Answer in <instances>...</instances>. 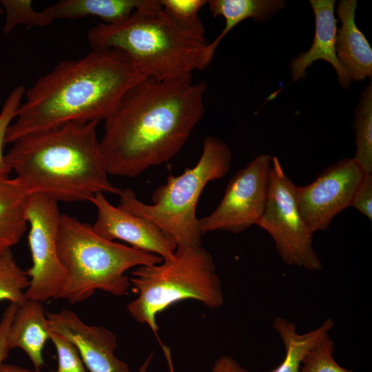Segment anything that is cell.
Returning <instances> with one entry per match:
<instances>
[{
	"mask_svg": "<svg viewBox=\"0 0 372 372\" xmlns=\"http://www.w3.org/2000/svg\"><path fill=\"white\" fill-rule=\"evenodd\" d=\"M206 89L192 74L132 86L104 120L99 142L108 174L136 177L174 158L204 116Z\"/></svg>",
	"mask_w": 372,
	"mask_h": 372,
	"instance_id": "6da1fadb",
	"label": "cell"
},
{
	"mask_svg": "<svg viewBox=\"0 0 372 372\" xmlns=\"http://www.w3.org/2000/svg\"><path fill=\"white\" fill-rule=\"evenodd\" d=\"M143 79L127 55L117 49H92L83 57L62 61L25 90L6 144L71 122L104 121Z\"/></svg>",
	"mask_w": 372,
	"mask_h": 372,
	"instance_id": "7a4b0ae2",
	"label": "cell"
},
{
	"mask_svg": "<svg viewBox=\"0 0 372 372\" xmlns=\"http://www.w3.org/2000/svg\"><path fill=\"white\" fill-rule=\"evenodd\" d=\"M99 121L71 122L25 134L5 154L14 179L27 196L56 202H82L97 193L118 195L109 180L97 136Z\"/></svg>",
	"mask_w": 372,
	"mask_h": 372,
	"instance_id": "3957f363",
	"label": "cell"
},
{
	"mask_svg": "<svg viewBox=\"0 0 372 372\" xmlns=\"http://www.w3.org/2000/svg\"><path fill=\"white\" fill-rule=\"evenodd\" d=\"M87 39L92 50L123 52L144 79H178L209 65L205 35L179 26L160 0H147L122 21L92 27Z\"/></svg>",
	"mask_w": 372,
	"mask_h": 372,
	"instance_id": "277c9868",
	"label": "cell"
},
{
	"mask_svg": "<svg viewBox=\"0 0 372 372\" xmlns=\"http://www.w3.org/2000/svg\"><path fill=\"white\" fill-rule=\"evenodd\" d=\"M57 253L67 278L59 298L71 304L81 302L102 290L116 296L128 293L133 267L161 263L160 256L107 240L92 225L61 214Z\"/></svg>",
	"mask_w": 372,
	"mask_h": 372,
	"instance_id": "5b68a950",
	"label": "cell"
},
{
	"mask_svg": "<svg viewBox=\"0 0 372 372\" xmlns=\"http://www.w3.org/2000/svg\"><path fill=\"white\" fill-rule=\"evenodd\" d=\"M232 154L227 145L214 136L205 137L200 157L192 167L170 175L152 195V204L141 201L134 192L121 189L120 208L158 227L178 245H202L196 217L199 198L211 181L224 177L231 167Z\"/></svg>",
	"mask_w": 372,
	"mask_h": 372,
	"instance_id": "8992f818",
	"label": "cell"
},
{
	"mask_svg": "<svg viewBox=\"0 0 372 372\" xmlns=\"http://www.w3.org/2000/svg\"><path fill=\"white\" fill-rule=\"evenodd\" d=\"M132 275L130 285L138 296L127 309L135 320L147 324L155 333L156 316L174 303L194 299L211 309L223 303L213 257L201 246L178 245L170 259L138 267Z\"/></svg>",
	"mask_w": 372,
	"mask_h": 372,
	"instance_id": "52a82bcc",
	"label": "cell"
},
{
	"mask_svg": "<svg viewBox=\"0 0 372 372\" xmlns=\"http://www.w3.org/2000/svg\"><path fill=\"white\" fill-rule=\"evenodd\" d=\"M296 189L279 160L273 156L265 208L256 225L272 237L285 264L320 271L322 264L313 247V233L301 214Z\"/></svg>",
	"mask_w": 372,
	"mask_h": 372,
	"instance_id": "ba28073f",
	"label": "cell"
},
{
	"mask_svg": "<svg viewBox=\"0 0 372 372\" xmlns=\"http://www.w3.org/2000/svg\"><path fill=\"white\" fill-rule=\"evenodd\" d=\"M61 214L54 200L41 194L28 196L26 218L32 262L26 271L30 280L25 292L28 300L43 302L58 298L65 285L67 273L57 253Z\"/></svg>",
	"mask_w": 372,
	"mask_h": 372,
	"instance_id": "9c48e42d",
	"label": "cell"
},
{
	"mask_svg": "<svg viewBox=\"0 0 372 372\" xmlns=\"http://www.w3.org/2000/svg\"><path fill=\"white\" fill-rule=\"evenodd\" d=\"M272 161L258 155L233 176L216 208L198 218L203 236L217 230L240 233L256 225L265 208Z\"/></svg>",
	"mask_w": 372,
	"mask_h": 372,
	"instance_id": "30bf717a",
	"label": "cell"
},
{
	"mask_svg": "<svg viewBox=\"0 0 372 372\" xmlns=\"http://www.w3.org/2000/svg\"><path fill=\"white\" fill-rule=\"evenodd\" d=\"M364 174L353 158H343L324 169L311 183L296 186L300 211L313 234L327 230L333 218L350 207Z\"/></svg>",
	"mask_w": 372,
	"mask_h": 372,
	"instance_id": "8fae6325",
	"label": "cell"
},
{
	"mask_svg": "<svg viewBox=\"0 0 372 372\" xmlns=\"http://www.w3.org/2000/svg\"><path fill=\"white\" fill-rule=\"evenodd\" d=\"M90 202L97 210L92 227L101 237L112 241L123 240L163 260L174 256L178 244L151 221L112 205L103 193L96 194Z\"/></svg>",
	"mask_w": 372,
	"mask_h": 372,
	"instance_id": "7c38bea8",
	"label": "cell"
},
{
	"mask_svg": "<svg viewBox=\"0 0 372 372\" xmlns=\"http://www.w3.org/2000/svg\"><path fill=\"white\" fill-rule=\"evenodd\" d=\"M52 331L68 339L77 349L90 372H132L114 355L116 335L101 326L85 324L72 311L46 312Z\"/></svg>",
	"mask_w": 372,
	"mask_h": 372,
	"instance_id": "4fadbf2b",
	"label": "cell"
},
{
	"mask_svg": "<svg viewBox=\"0 0 372 372\" xmlns=\"http://www.w3.org/2000/svg\"><path fill=\"white\" fill-rule=\"evenodd\" d=\"M315 15L316 31L313 43L307 52L294 58L289 64L293 81L302 78L314 61H326L335 69L340 85L350 86L351 79L340 64L335 52L336 19L334 0H310Z\"/></svg>",
	"mask_w": 372,
	"mask_h": 372,
	"instance_id": "5bb4252c",
	"label": "cell"
},
{
	"mask_svg": "<svg viewBox=\"0 0 372 372\" xmlns=\"http://www.w3.org/2000/svg\"><path fill=\"white\" fill-rule=\"evenodd\" d=\"M357 1L342 0L337 6L341 22L337 30L335 52L338 60L351 80L363 81L372 75V49L355 21Z\"/></svg>",
	"mask_w": 372,
	"mask_h": 372,
	"instance_id": "9a60e30c",
	"label": "cell"
},
{
	"mask_svg": "<svg viewBox=\"0 0 372 372\" xmlns=\"http://www.w3.org/2000/svg\"><path fill=\"white\" fill-rule=\"evenodd\" d=\"M51 332L42 302L27 299L14 313L8 333V344L10 350L22 349L39 369L44 363L43 350L50 340Z\"/></svg>",
	"mask_w": 372,
	"mask_h": 372,
	"instance_id": "2e32d148",
	"label": "cell"
},
{
	"mask_svg": "<svg viewBox=\"0 0 372 372\" xmlns=\"http://www.w3.org/2000/svg\"><path fill=\"white\" fill-rule=\"evenodd\" d=\"M207 4L214 17L222 16L225 20L221 33L207 47L209 64L220 42L236 25L249 18L256 21L269 20L285 6V1L280 0H209Z\"/></svg>",
	"mask_w": 372,
	"mask_h": 372,
	"instance_id": "e0dca14e",
	"label": "cell"
},
{
	"mask_svg": "<svg viewBox=\"0 0 372 372\" xmlns=\"http://www.w3.org/2000/svg\"><path fill=\"white\" fill-rule=\"evenodd\" d=\"M147 0H61L43 10L55 19L95 17L112 24L128 18Z\"/></svg>",
	"mask_w": 372,
	"mask_h": 372,
	"instance_id": "ac0fdd59",
	"label": "cell"
},
{
	"mask_svg": "<svg viewBox=\"0 0 372 372\" xmlns=\"http://www.w3.org/2000/svg\"><path fill=\"white\" fill-rule=\"evenodd\" d=\"M27 200L14 178L0 175V256L17 244L27 229Z\"/></svg>",
	"mask_w": 372,
	"mask_h": 372,
	"instance_id": "d6986e66",
	"label": "cell"
},
{
	"mask_svg": "<svg viewBox=\"0 0 372 372\" xmlns=\"http://www.w3.org/2000/svg\"><path fill=\"white\" fill-rule=\"evenodd\" d=\"M334 324L332 319L328 318L318 328L306 333L299 334L296 331L294 322L282 317H276L273 327L284 343L285 357L278 367L269 372H299L304 357L329 335Z\"/></svg>",
	"mask_w": 372,
	"mask_h": 372,
	"instance_id": "ffe728a7",
	"label": "cell"
},
{
	"mask_svg": "<svg viewBox=\"0 0 372 372\" xmlns=\"http://www.w3.org/2000/svg\"><path fill=\"white\" fill-rule=\"evenodd\" d=\"M356 151L353 161L365 174H372V84L362 92L353 124Z\"/></svg>",
	"mask_w": 372,
	"mask_h": 372,
	"instance_id": "44dd1931",
	"label": "cell"
},
{
	"mask_svg": "<svg viewBox=\"0 0 372 372\" xmlns=\"http://www.w3.org/2000/svg\"><path fill=\"white\" fill-rule=\"evenodd\" d=\"M29 282L27 272L17 265L11 249L0 256V301L22 305Z\"/></svg>",
	"mask_w": 372,
	"mask_h": 372,
	"instance_id": "7402d4cb",
	"label": "cell"
},
{
	"mask_svg": "<svg viewBox=\"0 0 372 372\" xmlns=\"http://www.w3.org/2000/svg\"><path fill=\"white\" fill-rule=\"evenodd\" d=\"M4 13L5 22L3 33L10 34L19 25L28 28L44 27L54 20L51 16L42 11H36L31 0H0Z\"/></svg>",
	"mask_w": 372,
	"mask_h": 372,
	"instance_id": "603a6c76",
	"label": "cell"
},
{
	"mask_svg": "<svg viewBox=\"0 0 372 372\" xmlns=\"http://www.w3.org/2000/svg\"><path fill=\"white\" fill-rule=\"evenodd\" d=\"M162 8L183 29L205 35L198 13L207 4L206 0H160Z\"/></svg>",
	"mask_w": 372,
	"mask_h": 372,
	"instance_id": "cb8c5ba5",
	"label": "cell"
},
{
	"mask_svg": "<svg viewBox=\"0 0 372 372\" xmlns=\"http://www.w3.org/2000/svg\"><path fill=\"white\" fill-rule=\"evenodd\" d=\"M334 351L333 341L328 335L306 354L299 372H352L338 364L333 358Z\"/></svg>",
	"mask_w": 372,
	"mask_h": 372,
	"instance_id": "d4e9b609",
	"label": "cell"
},
{
	"mask_svg": "<svg viewBox=\"0 0 372 372\" xmlns=\"http://www.w3.org/2000/svg\"><path fill=\"white\" fill-rule=\"evenodd\" d=\"M25 92V89L21 85L12 89L0 112V175L8 176L11 172L5 160L3 147L6 145L7 130L16 117L17 111L22 103Z\"/></svg>",
	"mask_w": 372,
	"mask_h": 372,
	"instance_id": "484cf974",
	"label": "cell"
},
{
	"mask_svg": "<svg viewBox=\"0 0 372 372\" xmlns=\"http://www.w3.org/2000/svg\"><path fill=\"white\" fill-rule=\"evenodd\" d=\"M50 340L57 353L56 372H87L77 349L71 342L53 331L50 334Z\"/></svg>",
	"mask_w": 372,
	"mask_h": 372,
	"instance_id": "4316f807",
	"label": "cell"
},
{
	"mask_svg": "<svg viewBox=\"0 0 372 372\" xmlns=\"http://www.w3.org/2000/svg\"><path fill=\"white\" fill-rule=\"evenodd\" d=\"M350 207L372 220V174H365L352 198Z\"/></svg>",
	"mask_w": 372,
	"mask_h": 372,
	"instance_id": "83f0119b",
	"label": "cell"
},
{
	"mask_svg": "<svg viewBox=\"0 0 372 372\" xmlns=\"http://www.w3.org/2000/svg\"><path fill=\"white\" fill-rule=\"evenodd\" d=\"M17 307L14 304H10L0 320V366L10 351L8 344V333Z\"/></svg>",
	"mask_w": 372,
	"mask_h": 372,
	"instance_id": "f1b7e54d",
	"label": "cell"
},
{
	"mask_svg": "<svg viewBox=\"0 0 372 372\" xmlns=\"http://www.w3.org/2000/svg\"><path fill=\"white\" fill-rule=\"evenodd\" d=\"M212 372H249L230 356L224 355L214 363Z\"/></svg>",
	"mask_w": 372,
	"mask_h": 372,
	"instance_id": "f546056e",
	"label": "cell"
},
{
	"mask_svg": "<svg viewBox=\"0 0 372 372\" xmlns=\"http://www.w3.org/2000/svg\"><path fill=\"white\" fill-rule=\"evenodd\" d=\"M0 372H40L39 369L29 370L13 364H2L0 366Z\"/></svg>",
	"mask_w": 372,
	"mask_h": 372,
	"instance_id": "4dcf8cb0",
	"label": "cell"
},
{
	"mask_svg": "<svg viewBox=\"0 0 372 372\" xmlns=\"http://www.w3.org/2000/svg\"><path fill=\"white\" fill-rule=\"evenodd\" d=\"M152 353H151L147 357L145 362L140 366L138 372H147L149 362L152 359Z\"/></svg>",
	"mask_w": 372,
	"mask_h": 372,
	"instance_id": "1f68e13d",
	"label": "cell"
},
{
	"mask_svg": "<svg viewBox=\"0 0 372 372\" xmlns=\"http://www.w3.org/2000/svg\"><path fill=\"white\" fill-rule=\"evenodd\" d=\"M4 13V11H3V7L0 3V16L2 15Z\"/></svg>",
	"mask_w": 372,
	"mask_h": 372,
	"instance_id": "d6a6232c",
	"label": "cell"
},
{
	"mask_svg": "<svg viewBox=\"0 0 372 372\" xmlns=\"http://www.w3.org/2000/svg\"><path fill=\"white\" fill-rule=\"evenodd\" d=\"M0 79H1V72H0Z\"/></svg>",
	"mask_w": 372,
	"mask_h": 372,
	"instance_id": "836d02e7",
	"label": "cell"
}]
</instances>
